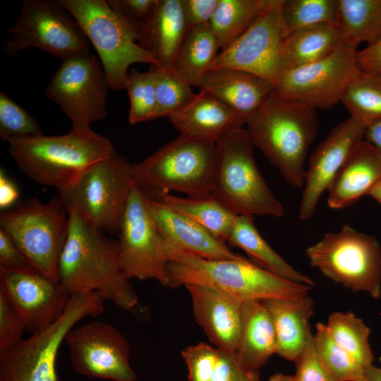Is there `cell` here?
Here are the masks:
<instances>
[{"mask_svg":"<svg viewBox=\"0 0 381 381\" xmlns=\"http://www.w3.org/2000/svg\"><path fill=\"white\" fill-rule=\"evenodd\" d=\"M219 351L211 381H260L259 370L244 368L235 352Z\"/></svg>","mask_w":381,"mask_h":381,"instance_id":"obj_44","label":"cell"},{"mask_svg":"<svg viewBox=\"0 0 381 381\" xmlns=\"http://www.w3.org/2000/svg\"><path fill=\"white\" fill-rule=\"evenodd\" d=\"M219 351L205 342L186 347L181 356L188 370L189 381H211Z\"/></svg>","mask_w":381,"mask_h":381,"instance_id":"obj_41","label":"cell"},{"mask_svg":"<svg viewBox=\"0 0 381 381\" xmlns=\"http://www.w3.org/2000/svg\"><path fill=\"white\" fill-rule=\"evenodd\" d=\"M336 24L348 46L375 42L381 37V0H338Z\"/></svg>","mask_w":381,"mask_h":381,"instance_id":"obj_31","label":"cell"},{"mask_svg":"<svg viewBox=\"0 0 381 381\" xmlns=\"http://www.w3.org/2000/svg\"><path fill=\"white\" fill-rule=\"evenodd\" d=\"M188 29L210 23L219 0H181Z\"/></svg>","mask_w":381,"mask_h":381,"instance_id":"obj_46","label":"cell"},{"mask_svg":"<svg viewBox=\"0 0 381 381\" xmlns=\"http://www.w3.org/2000/svg\"><path fill=\"white\" fill-rule=\"evenodd\" d=\"M282 1L268 0L249 28L219 53L210 71L232 68L245 71L277 88L283 73L282 52L286 37L282 17Z\"/></svg>","mask_w":381,"mask_h":381,"instance_id":"obj_15","label":"cell"},{"mask_svg":"<svg viewBox=\"0 0 381 381\" xmlns=\"http://www.w3.org/2000/svg\"><path fill=\"white\" fill-rule=\"evenodd\" d=\"M159 198L171 208L202 226L218 239L226 242L237 214L212 195L183 198L168 194Z\"/></svg>","mask_w":381,"mask_h":381,"instance_id":"obj_32","label":"cell"},{"mask_svg":"<svg viewBox=\"0 0 381 381\" xmlns=\"http://www.w3.org/2000/svg\"><path fill=\"white\" fill-rule=\"evenodd\" d=\"M313 337L320 358L337 380L366 381L367 369L333 340L326 325L318 323Z\"/></svg>","mask_w":381,"mask_h":381,"instance_id":"obj_36","label":"cell"},{"mask_svg":"<svg viewBox=\"0 0 381 381\" xmlns=\"http://www.w3.org/2000/svg\"><path fill=\"white\" fill-rule=\"evenodd\" d=\"M3 49L16 56L30 47L63 60L90 53V42L72 14L56 1L25 0Z\"/></svg>","mask_w":381,"mask_h":381,"instance_id":"obj_12","label":"cell"},{"mask_svg":"<svg viewBox=\"0 0 381 381\" xmlns=\"http://www.w3.org/2000/svg\"><path fill=\"white\" fill-rule=\"evenodd\" d=\"M226 241L243 250L252 262L265 270L297 283L314 285L312 278L293 267L268 245L256 229L253 216L237 215Z\"/></svg>","mask_w":381,"mask_h":381,"instance_id":"obj_28","label":"cell"},{"mask_svg":"<svg viewBox=\"0 0 381 381\" xmlns=\"http://www.w3.org/2000/svg\"><path fill=\"white\" fill-rule=\"evenodd\" d=\"M30 267L29 262L12 238L0 229V267L12 269Z\"/></svg>","mask_w":381,"mask_h":381,"instance_id":"obj_47","label":"cell"},{"mask_svg":"<svg viewBox=\"0 0 381 381\" xmlns=\"http://www.w3.org/2000/svg\"><path fill=\"white\" fill-rule=\"evenodd\" d=\"M276 334L271 315L262 301L242 305L236 355L246 368L259 370L276 353Z\"/></svg>","mask_w":381,"mask_h":381,"instance_id":"obj_27","label":"cell"},{"mask_svg":"<svg viewBox=\"0 0 381 381\" xmlns=\"http://www.w3.org/2000/svg\"><path fill=\"white\" fill-rule=\"evenodd\" d=\"M0 291L10 301L31 334L56 322L71 295L59 282L30 267H0Z\"/></svg>","mask_w":381,"mask_h":381,"instance_id":"obj_18","label":"cell"},{"mask_svg":"<svg viewBox=\"0 0 381 381\" xmlns=\"http://www.w3.org/2000/svg\"><path fill=\"white\" fill-rule=\"evenodd\" d=\"M341 102L350 116L366 126L381 120V76L359 71L347 86Z\"/></svg>","mask_w":381,"mask_h":381,"instance_id":"obj_35","label":"cell"},{"mask_svg":"<svg viewBox=\"0 0 381 381\" xmlns=\"http://www.w3.org/2000/svg\"><path fill=\"white\" fill-rule=\"evenodd\" d=\"M69 226L59 261V282L71 296L95 293L123 310L138 304L131 280L123 274L118 243L73 210H68Z\"/></svg>","mask_w":381,"mask_h":381,"instance_id":"obj_1","label":"cell"},{"mask_svg":"<svg viewBox=\"0 0 381 381\" xmlns=\"http://www.w3.org/2000/svg\"><path fill=\"white\" fill-rule=\"evenodd\" d=\"M25 330L26 327L21 315L0 291V351L20 341Z\"/></svg>","mask_w":381,"mask_h":381,"instance_id":"obj_43","label":"cell"},{"mask_svg":"<svg viewBox=\"0 0 381 381\" xmlns=\"http://www.w3.org/2000/svg\"><path fill=\"white\" fill-rule=\"evenodd\" d=\"M68 226V212L59 197L47 202L30 198L0 215V229L9 235L30 265L57 282Z\"/></svg>","mask_w":381,"mask_h":381,"instance_id":"obj_9","label":"cell"},{"mask_svg":"<svg viewBox=\"0 0 381 381\" xmlns=\"http://www.w3.org/2000/svg\"><path fill=\"white\" fill-rule=\"evenodd\" d=\"M198 87L223 102L242 118L246 125L277 90L259 76L232 68L210 71Z\"/></svg>","mask_w":381,"mask_h":381,"instance_id":"obj_22","label":"cell"},{"mask_svg":"<svg viewBox=\"0 0 381 381\" xmlns=\"http://www.w3.org/2000/svg\"><path fill=\"white\" fill-rule=\"evenodd\" d=\"M275 329L276 354L294 361L313 336L310 320L314 313V301L309 295L293 299L263 301Z\"/></svg>","mask_w":381,"mask_h":381,"instance_id":"obj_26","label":"cell"},{"mask_svg":"<svg viewBox=\"0 0 381 381\" xmlns=\"http://www.w3.org/2000/svg\"><path fill=\"white\" fill-rule=\"evenodd\" d=\"M310 265L325 277L353 292L374 298L381 295V247L375 237L344 224L309 246Z\"/></svg>","mask_w":381,"mask_h":381,"instance_id":"obj_11","label":"cell"},{"mask_svg":"<svg viewBox=\"0 0 381 381\" xmlns=\"http://www.w3.org/2000/svg\"><path fill=\"white\" fill-rule=\"evenodd\" d=\"M132 166L114 148L59 193L67 211L73 210L103 232H119L133 186Z\"/></svg>","mask_w":381,"mask_h":381,"instance_id":"obj_10","label":"cell"},{"mask_svg":"<svg viewBox=\"0 0 381 381\" xmlns=\"http://www.w3.org/2000/svg\"><path fill=\"white\" fill-rule=\"evenodd\" d=\"M42 134L37 122L20 104L0 92V136L4 141Z\"/></svg>","mask_w":381,"mask_h":381,"instance_id":"obj_40","label":"cell"},{"mask_svg":"<svg viewBox=\"0 0 381 381\" xmlns=\"http://www.w3.org/2000/svg\"><path fill=\"white\" fill-rule=\"evenodd\" d=\"M188 31L181 0H158L141 25L139 45L153 56L157 67L172 70Z\"/></svg>","mask_w":381,"mask_h":381,"instance_id":"obj_24","label":"cell"},{"mask_svg":"<svg viewBox=\"0 0 381 381\" xmlns=\"http://www.w3.org/2000/svg\"><path fill=\"white\" fill-rule=\"evenodd\" d=\"M8 143L10 156L25 175L59 193L68 189L87 168L114 149L109 139L92 129L71 128L61 135L41 134Z\"/></svg>","mask_w":381,"mask_h":381,"instance_id":"obj_4","label":"cell"},{"mask_svg":"<svg viewBox=\"0 0 381 381\" xmlns=\"http://www.w3.org/2000/svg\"><path fill=\"white\" fill-rule=\"evenodd\" d=\"M169 119L180 135L214 143L246 126L245 121L223 102L200 90Z\"/></svg>","mask_w":381,"mask_h":381,"instance_id":"obj_23","label":"cell"},{"mask_svg":"<svg viewBox=\"0 0 381 381\" xmlns=\"http://www.w3.org/2000/svg\"><path fill=\"white\" fill-rule=\"evenodd\" d=\"M338 0H283L282 17L286 36L300 28L337 23Z\"/></svg>","mask_w":381,"mask_h":381,"instance_id":"obj_37","label":"cell"},{"mask_svg":"<svg viewBox=\"0 0 381 381\" xmlns=\"http://www.w3.org/2000/svg\"><path fill=\"white\" fill-rule=\"evenodd\" d=\"M268 0H219L210 21L221 51L228 48L253 23Z\"/></svg>","mask_w":381,"mask_h":381,"instance_id":"obj_33","label":"cell"},{"mask_svg":"<svg viewBox=\"0 0 381 381\" xmlns=\"http://www.w3.org/2000/svg\"><path fill=\"white\" fill-rule=\"evenodd\" d=\"M366 124L350 116L334 126L310 155L306 167L299 218L314 214L318 202L344 163L363 140Z\"/></svg>","mask_w":381,"mask_h":381,"instance_id":"obj_19","label":"cell"},{"mask_svg":"<svg viewBox=\"0 0 381 381\" xmlns=\"http://www.w3.org/2000/svg\"><path fill=\"white\" fill-rule=\"evenodd\" d=\"M125 89L130 99L128 121L135 125L156 119L157 102L152 72H128Z\"/></svg>","mask_w":381,"mask_h":381,"instance_id":"obj_38","label":"cell"},{"mask_svg":"<svg viewBox=\"0 0 381 381\" xmlns=\"http://www.w3.org/2000/svg\"><path fill=\"white\" fill-rule=\"evenodd\" d=\"M356 51L342 44L322 59L284 71L277 92L315 109L332 108L341 102L347 86L360 71Z\"/></svg>","mask_w":381,"mask_h":381,"instance_id":"obj_17","label":"cell"},{"mask_svg":"<svg viewBox=\"0 0 381 381\" xmlns=\"http://www.w3.org/2000/svg\"><path fill=\"white\" fill-rule=\"evenodd\" d=\"M368 195L381 204V181L370 190Z\"/></svg>","mask_w":381,"mask_h":381,"instance_id":"obj_53","label":"cell"},{"mask_svg":"<svg viewBox=\"0 0 381 381\" xmlns=\"http://www.w3.org/2000/svg\"><path fill=\"white\" fill-rule=\"evenodd\" d=\"M220 49L210 23L191 28L176 57L173 71L191 86L199 85Z\"/></svg>","mask_w":381,"mask_h":381,"instance_id":"obj_30","label":"cell"},{"mask_svg":"<svg viewBox=\"0 0 381 381\" xmlns=\"http://www.w3.org/2000/svg\"><path fill=\"white\" fill-rule=\"evenodd\" d=\"M333 340L368 369L374 356L369 343L370 329L351 312H334L326 325Z\"/></svg>","mask_w":381,"mask_h":381,"instance_id":"obj_34","label":"cell"},{"mask_svg":"<svg viewBox=\"0 0 381 381\" xmlns=\"http://www.w3.org/2000/svg\"><path fill=\"white\" fill-rule=\"evenodd\" d=\"M296 381H339L325 366L320 358L314 342V337L294 361Z\"/></svg>","mask_w":381,"mask_h":381,"instance_id":"obj_42","label":"cell"},{"mask_svg":"<svg viewBox=\"0 0 381 381\" xmlns=\"http://www.w3.org/2000/svg\"><path fill=\"white\" fill-rule=\"evenodd\" d=\"M195 322L211 343L222 351L236 352L243 303L210 286L188 284Z\"/></svg>","mask_w":381,"mask_h":381,"instance_id":"obj_20","label":"cell"},{"mask_svg":"<svg viewBox=\"0 0 381 381\" xmlns=\"http://www.w3.org/2000/svg\"><path fill=\"white\" fill-rule=\"evenodd\" d=\"M158 0H109L110 7L119 15L141 28Z\"/></svg>","mask_w":381,"mask_h":381,"instance_id":"obj_45","label":"cell"},{"mask_svg":"<svg viewBox=\"0 0 381 381\" xmlns=\"http://www.w3.org/2000/svg\"><path fill=\"white\" fill-rule=\"evenodd\" d=\"M104 301L95 293L71 295L56 322L0 351V381H62L56 359L67 333L82 320L102 314Z\"/></svg>","mask_w":381,"mask_h":381,"instance_id":"obj_8","label":"cell"},{"mask_svg":"<svg viewBox=\"0 0 381 381\" xmlns=\"http://www.w3.org/2000/svg\"><path fill=\"white\" fill-rule=\"evenodd\" d=\"M342 44L337 24H318L294 30L283 43V72L322 59Z\"/></svg>","mask_w":381,"mask_h":381,"instance_id":"obj_29","label":"cell"},{"mask_svg":"<svg viewBox=\"0 0 381 381\" xmlns=\"http://www.w3.org/2000/svg\"><path fill=\"white\" fill-rule=\"evenodd\" d=\"M66 343L74 371L90 378L111 381H136L130 363L128 340L114 325L95 320L75 326Z\"/></svg>","mask_w":381,"mask_h":381,"instance_id":"obj_16","label":"cell"},{"mask_svg":"<svg viewBox=\"0 0 381 381\" xmlns=\"http://www.w3.org/2000/svg\"><path fill=\"white\" fill-rule=\"evenodd\" d=\"M151 215L165 241L184 251L209 260L235 259L240 255L226 242L202 226L178 212L160 198L147 195Z\"/></svg>","mask_w":381,"mask_h":381,"instance_id":"obj_21","label":"cell"},{"mask_svg":"<svg viewBox=\"0 0 381 381\" xmlns=\"http://www.w3.org/2000/svg\"><path fill=\"white\" fill-rule=\"evenodd\" d=\"M356 62L361 72L381 76V37L356 53Z\"/></svg>","mask_w":381,"mask_h":381,"instance_id":"obj_48","label":"cell"},{"mask_svg":"<svg viewBox=\"0 0 381 381\" xmlns=\"http://www.w3.org/2000/svg\"><path fill=\"white\" fill-rule=\"evenodd\" d=\"M268 381H296L294 376L277 373L272 375Z\"/></svg>","mask_w":381,"mask_h":381,"instance_id":"obj_52","label":"cell"},{"mask_svg":"<svg viewBox=\"0 0 381 381\" xmlns=\"http://www.w3.org/2000/svg\"><path fill=\"white\" fill-rule=\"evenodd\" d=\"M121 270L128 279H154L169 287L165 243L150 212L147 195L133 183L119 229Z\"/></svg>","mask_w":381,"mask_h":381,"instance_id":"obj_13","label":"cell"},{"mask_svg":"<svg viewBox=\"0 0 381 381\" xmlns=\"http://www.w3.org/2000/svg\"><path fill=\"white\" fill-rule=\"evenodd\" d=\"M364 138L381 154V120L367 126Z\"/></svg>","mask_w":381,"mask_h":381,"instance_id":"obj_50","label":"cell"},{"mask_svg":"<svg viewBox=\"0 0 381 381\" xmlns=\"http://www.w3.org/2000/svg\"><path fill=\"white\" fill-rule=\"evenodd\" d=\"M211 195L237 215L278 217L284 213L256 165L253 145L244 127L215 143Z\"/></svg>","mask_w":381,"mask_h":381,"instance_id":"obj_5","label":"cell"},{"mask_svg":"<svg viewBox=\"0 0 381 381\" xmlns=\"http://www.w3.org/2000/svg\"><path fill=\"white\" fill-rule=\"evenodd\" d=\"M366 381H381V368L374 365L366 371Z\"/></svg>","mask_w":381,"mask_h":381,"instance_id":"obj_51","label":"cell"},{"mask_svg":"<svg viewBox=\"0 0 381 381\" xmlns=\"http://www.w3.org/2000/svg\"><path fill=\"white\" fill-rule=\"evenodd\" d=\"M164 242L169 287L207 286L241 303L301 298L309 295L312 288L279 277L241 255L209 260Z\"/></svg>","mask_w":381,"mask_h":381,"instance_id":"obj_2","label":"cell"},{"mask_svg":"<svg viewBox=\"0 0 381 381\" xmlns=\"http://www.w3.org/2000/svg\"><path fill=\"white\" fill-rule=\"evenodd\" d=\"M19 198V191L13 181L6 174L4 170H0V208L3 211L16 205Z\"/></svg>","mask_w":381,"mask_h":381,"instance_id":"obj_49","label":"cell"},{"mask_svg":"<svg viewBox=\"0 0 381 381\" xmlns=\"http://www.w3.org/2000/svg\"><path fill=\"white\" fill-rule=\"evenodd\" d=\"M157 93L156 119L167 116L186 106L195 96L192 86L179 78L173 70L151 66Z\"/></svg>","mask_w":381,"mask_h":381,"instance_id":"obj_39","label":"cell"},{"mask_svg":"<svg viewBox=\"0 0 381 381\" xmlns=\"http://www.w3.org/2000/svg\"><path fill=\"white\" fill-rule=\"evenodd\" d=\"M246 126L253 146L291 186L302 188L308 151L318 128L316 109L276 90Z\"/></svg>","mask_w":381,"mask_h":381,"instance_id":"obj_3","label":"cell"},{"mask_svg":"<svg viewBox=\"0 0 381 381\" xmlns=\"http://www.w3.org/2000/svg\"><path fill=\"white\" fill-rule=\"evenodd\" d=\"M381 181V154L363 140L339 170L328 191L332 209L351 205Z\"/></svg>","mask_w":381,"mask_h":381,"instance_id":"obj_25","label":"cell"},{"mask_svg":"<svg viewBox=\"0 0 381 381\" xmlns=\"http://www.w3.org/2000/svg\"><path fill=\"white\" fill-rule=\"evenodd\" d=\"M109 85L99 59L91 52L63 60L46 88L72 121V128L89 130L107 116Z\"/></svg>","mask_w":381,"mask_h":381,"instance_id":"obj_14","label":"cell"},{"mask_svg":"<svg viewBox=\"0 0 381 381\" xmlns=\"http://www.w3.org/2000/svg\"><path fill=\"white\" fill-rule=\"evenodd\" d=\"M215 143L182 135L142 162L133 164V183L148 196L159 198L171 191L187 197L211 195Z\"/></svg>","mask_w":381,"mask_h":381,"instance_id":"obj_6","label":"cell"},{"mask_svg":"<svg viewBox=\"0 0 381 381\" xmlns=\"http://www.w3.org/2000/svg\"><path fill=\"white\" fill-rule=\"evenodd\" d=\"M77 20L97 52L111 89H125L129 67L157 66L139 45L140 28L116 13L105 0H57Z\"/></svg>","mask_w":381,"mask_h":381,"instance_id":"obj_7","label":"cell"}]
</instances>
